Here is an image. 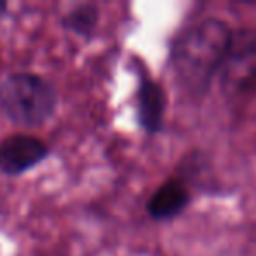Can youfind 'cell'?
<instances>
[{
	"label": "cell",
	"mask_w": 256,
	"mask_h": 256,
	"mask_svg": "<svg viewBox=\"0 0 256 256\" xmlns=\"http://www.w3.org/2000/svg\"><path fill=\"white\" fill-rule=\"evenodd\" d=\"M6 11H8V2H4V0H0V18L6 14Z\"/></svg>",
	"instance_id": "8"
},
{
	"label": "cell",
	"mask_w": 256,
	"mask_h": 256,
	"mask_svg": "<svg viewBox=\"0 0 256 256\" xmlns=\"http://www.w3.org/2000/svg\"><path fill=\"white\" fill-rule=\"evenodd\" d=\"M220 81L223 92L232 96L256 88V28H242L232 36Z\"/></svg>",
	"instance_id": "3"
},
{
	"label": "cell",
	"mask_w": 256,
	"mask_h": 256,
	"mask_svg": "<svg viewBox=\"0 0 256 256\" xmlns=\"http://www.w3.org/2000/svg\"><path fill=\"white\" fill-rule=\"evenodd\" d=\"M56 104L53 84L36 74H11L0 84V112L14 124L40 126L53 118Z\"/></svg>",
	"instance_id": "2"
},
{
	"label": "cell",
	"mask_w": 256,
	"mask_h": 256,
	"mask_svg": "<svg viewBox=\"0 0 256 256\" xmlns=\"http://www.w3.org/2000/svg\"><path fill=\"white\" fill-rule=\"evenodd\" d=\"M50 154L46 142L32 136L18 134L0 142V172L6 176H20L30 170Z\"/></svg>",
	"instance_id": "4"
},
{
	"label": "cell",
	"mask_w": 256,
	"mask_h": 256,
	"mask_svg": "<svg viewBox=\"0 0 256 256\" xmlns=\"http://www.w3.org/2000/svg\"><path fill=\"white\" fill-rule=\"evenodd\" d=\"M190 204V192L179 181H167L162 184L148 202V214L153 220L164 221L179 216Z\"/></svg>",
	"instance_id": "6"
},
{
	"label": "cell",
	"mask_w": 256,
	"mask_h": 256,
	"mask_svg": "<svg viewBox=\"0 0 256 256\" xmlns=\"http://www.w3.org/2000/svg\"><path fill=\"white\" fill-rule=\"evenodd\" d=\"M234 32L218 18L190 26L174 40L170 65L179 84L190 95L200 96L209 90L214 76L221 70Z\"/></svg>",
	"instance_id": "1"
},
{
	"label": "cell",
	"mask_w": 256,
	"mask_h": 256,
	"mask_svg": "<svg viewBox=\"0 0 256 256\" xmlns=\"http://www.w3.org/2000/svg\"><path fill=\"white\" fill-rule=\"evenodd\" d=\"M165 92L160 82L153 81L146 74H140L137 90V118L144 132L158 134L164 126Z\"/></svg>",
	"instance_id": "5"
},
{
	"label": "cell",
	"mask_w": 256,
	"mask_h": 256,
	"mask_svg": "<svg viewBox=\"0 0 256 256\" xmlns=\"http://www.w3.org/2000/svg\"><path fill=\"white\" fill-rule=\"evenodd\" d=\"M62 25L79 37H92L98 25V9L93 4H81L70 9L62 20Z\"/></svg>",
	"instance_id": "7"
}]
</instances>
